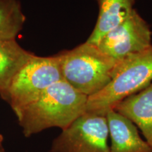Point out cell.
<instances>
[{"label":"cell","mask_w":152,"mask_h":152,"mask_svg":"<svg viewBox=\"0 0 152 152\" xmlns=\"http://www.w3.org/2000/svg\"><path fill=\"white\" fill-rule=\"evenodd\" d=\"M62 80L58 54L47 57L35 55L15 75L2 99L16 111L33 102L49 87Z\"/></svg>","instance_id":"277c9868"},{"label":"cell","mask_w":152,"mask_h":152,"mask_svg":"<svg viewBox=\"0 0 152 152\" xmlns=\"http://www.w3.org/2000/svg\"><path fill=\"white\" fill-rule=\"evenodd\" d=\"M106 115L111 140L109 152H152V147L142 140L130 120L113 109Z\"/></svg>","instance_id":"52a82bcc"},{"label":"cell","mask_w":152,"mask_h":152,"mask_svg":"<svg viewBox=\"0 0 152 152\" xmlns=\"http://www.w3.org/2000/svg\"><path fill=\"white\" fill-rule=\"evenodd\" d=\"M152 83V47L121 61L111 82L103 90L87 97L85 112L106 115L128 96Z\"/></svg>","instance_id":"3957f363"},{"label":"cell","mask_w":152,"mask_h":152,"mask_svg":"<svg viewBox=\"0 0 152 152\" xmlns=\"http://www.w3.org/2000/svg\"><path fill=\"white\" fill-rule=\"evenodd\" d=\"M113 110L136 125L152 147V83L120 102Z\"/></svg>","instance_id":"ba28073f"},{"label":"cell","mask_w":152,"mask_h":152,"mask_svg":"<svg viewBox=\"0 0 152 152\" xmlns=\"http://www.w3.org/2000/svg\"><path fill=\"white\" fill-rule=\"evenodd\" d=\"M149 26L135 9L130 16L102 38L101 50L114 59L123 61L152 47Z\"/></svg>","instance_id":"8992f818"},{"label":"cell","mask_w":152,"mask_h":152,"mask_svg":"<svg viewBox=\"0 0 152 152\" xmlns=\"http://www.w3.org/2000/svg\"><path fill=\"white\" fill-rule=\"evenodd\" d=\"M35 56L18 45L16 39L0 41V96L7 93L11 82L27 63Z\"/></svg>","instance_id":"30bf717a"},{"label":"cell","mask_w":152,"mask_h":152,"mask_svg":"<svg viewBox=\"0 0 152 152\" xmlns=\"http://www.w3.org/2000/svg\"><path fill=\"white\" fill-rule=\"evenodd\" d=\"M58 55L63 80L87 96L109 84L121 63L87 42Z\"/></svg>","instance_id":"7a4b0ae2"},{"label":"cell","mask_w":152,"mask_h":152,"mask_svg":"<svg viewBox=\"0 0 152 152\" xmlns=\"http://www.w3.org/2000/svg\"><path fill=\"white\" fill-rule=\"evenodd\" d=\"M87 97L62 80L14 113L26 137L54 127L63 130L85 113Z\"/></svg>","instance_id":"6da1fadb"},{"label":"cell","mask_w":152,"mask_h":152,"mask_svg":"<svg viewBox=\"0 0 152 152\" xmlns=\"http://www.w3.org/2000/svg\"><path fill=\"white\" fill-rule=\"evenodd\" d=\"M2 142H3V137L0 134V152H5L2 146Z\"/></svg>","instance_id":"7c38bea8"},{"label":"cell","mask_w":152,"mask_h":152,"mask_svg":"<svg viewBox=\"0 0 152 152\" xmlns=\"http://www.w3.org/2000/svg\"><path fill=\"white\" fill-rule=\"evenodd\" d=\"M25 22L19 0H0V41L16 39Z\"/></svg>","instance_id":"8fae6325"},{"label":"cell","mask_w":152,"mask_h":152,"mask_svg":"<svg viewBox=\"0 0 152 152\" xmlns=\"http://www.w3.org/2000/svg\"><path fill=\"white\" fill-rule=\"evenodd\" d=\"M99 15L87 42L97 45L102 38L128 18L134 10L135 0H96Z\"/></svg>","instance_id":"9c48e42d"},{"label":"cell","mask_w":152,"mask_h":152,"mask_svg":"<svg viewBox=\"0 0 152 152\" xmlns=\"http://www.w3.org/2000/svg\"><path fill=\"white\" fill-rule=\"evenodd\" d=\"M106 115L85 112L53 142L51 152H109Z\"/></svg>","instance_id":"5b68a950"}]
</instances>
